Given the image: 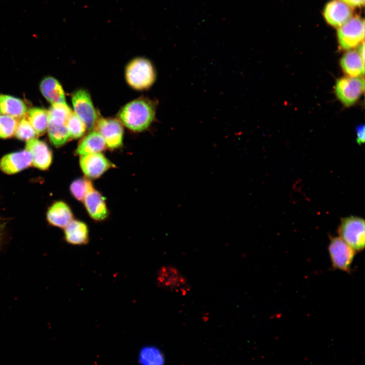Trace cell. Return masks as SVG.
<instances>
[{"instance_id":"6da1fadb","label":"cell","mask_w":365,"mask_h":365,"mask_svg":"<svg viewBox=\"0 0 365 365\" xmlns=\"http://www.w3.org/2000/svg\"><path fill=\"white\" fill-rule=\"evenodd\" d=\"M154 103L145 98L131 101L119 111L118 119L123 124L134 131H141L153 122L155 116Z\"/></svg>"},{"instance_id":"7a4b0ae2","label":"cell","mask_w":365,"mask_h":365,"mask_svg":"<svg viewBox=\"0 0 365 365\" xmlns=\"http://www.w3.org/2000/svg\"><path fill=\"white\" fill-rule=\"evenodd\" d=\"M125 78L132 88L142 90L149 88L154 83L156 73L151 62L144 58L131 60L125 69Z\"/></svg>"},{"instance_id":"3957f363","label":"cell","mask_w":365,"mask_h":365,"mask_svg":"<svg viewBox=\"0 0 365 365\" xmlns=\"http://www.w3.org/2000/svg\"><path fill=\"white\" fill-rule=\"evenodd\" d=\"M340 237L355 251L364 248V220L358 216H350L341 218L338 229Z\"/></svg>"},{"instance_id":"277c9868","label":"cell","mask_w":365,"mask_h":365,"mask_svg":"<svg viewBox=\"0 0 365 365\" xmlns=\"http://www.w3.org/2000/svg\"><path fill=\"white\" fill-rule=\"evenodd\" d=\"M364 22L359 16L351 17L339 27L337 38L339 45L343 50H350L364 42Z\"/></svg>"},{"instance_id":"5b68a950","label":"cell","mask_w":365,"mask_h":365,"mask_svg":"<svg viewBox=\"0 0 365 365\" xmlns=\"http://www.w3.org/2000/svg\"><path fill=\"white\" fill-rule=\"evenodd\" d=\"M74 113L83 121L87 129L92 131L98 118L89 92L80 89L75 91L71 96Z\"/></svg>"},{"instance_id":"8992f818","label":"cell","mask_w":365,"mask_h":365,"mask_svg":"<svg viewBox=\"0 0 365 365\" xmlns=\"http://www.w3.org/2000/svg\"><path fill=\"white\" fill-rule=\"evenodd\" d=\"M328 253L334 269L350 272L355 251L339 237L330 236Z\"/></svg>"},{"instance_id":"52a82bcc","label":"cell","mask_w":365,"mask_h":365,"mask_svg":"<svg viewBox=\"0 0 365 365\" xmlns=\"http://www.w3.org/2000/svg\"><path fill=\"white\" fill-rule=\"evenodd\" d=\"M364 89V81L360 77H343L337 81L335 93L339 100L346 106L353 105Z\"/></svg>"},{"instance_id":"ba28073f","label":"cell","mask_w":365,"mask_h":365,"mask_svg":"<svg viewBox=\"0 0 365 365\" xmlns=\"http://www.w3.org/2000/svg\"><path fill=\"white\" fill-rule=\"evenodd\" d=\"M95 129L103 137L108 148L116 149L122 144L124 130L122 124L119 120L98 118Z\"/></svg>"},{"instance_id":"9c48e42d","label":"cell","mask_w":365,"mask_h":365,"mask_svg":"<svg viewBox=\"0 0 365 365\" xmlns=\"http://www.w3.org/2000/svg\"><path fill=\"white\" fill-rule=\"evenodd\" d=\"M80 164L84 173L91 178L100 177L114 166V164L100 153L81 156Z\"/></svg>"},{"instance_id":"30bf717a","label":"cell","mask_w":365,"mask_h":365,"mask_svg":"<svg viewBox=\"0 0 365 365\" xmlns=\"http://www.w3.org/2000/svg\"><path fill=\"white\" fill-rule=\"evenodd\" d=\"M353 11L341 0H332L325 6L323 16L332 26L339 27L351 18Z\"/></svg>"},{"instance_id":"8fae6325","label":"cell","mask_w":365,"mask_h":365,"mask_svg":"<svg viewBox=\"0 0 365 365\" xmlns=\"http://www.w3.org/2000/svg\"><path fill=\"white\" fill-rule=\"evenodd\" d=\"M25 150L32 156V164L41 170H46L52 160V152L47 144L36 138L27 141Z\"/></svg>"},{"instance_id":"7c38bea8","label":"cell","mask_w":365,"mask_h":365,"mask_svg":"<svg viewBox=\"0 0 365 365\" xmlns=\"http://www.w3.org/2000/svg\"><path fill=\"white\" fill-rule=\"evenodd\" d=\"M32 164V156L25 150L4 156L0 161V168L9 174L17 173Z\"/></svg>"},{"instance_id":"4fadbf2b","label":"cell","mask_w":365,"mask_h":365,"mask_svg":"<svg viewBox=\"0 0 365 365\" xmlns=\"http://www.w3.org/2000/svg\"><path fill=\"white\" fill-rule=\"evenodd\" d=\"M89 215L94 220L101 221L108 216V212L104 199L94 189L88 193L83 200Z\"/></svg>"},{"instance_id":"5bb4252c","label":"cell","mask_w":365,"mask_h":365,"mask_svg":"<svg viewBox=\"0 0 365 365\" xmlns=\"http://www.w3.org/2000/svg\"><path fill=\"white\" fill-rule=\"evenodd\" d=\"M64 239L70 244H86L89 241V230L87 225L78 220H72L64 228Z\"/></svg>"},{"instance_id":"9a60e30c","label":"cell","mask_w":365,"mask_h":365,"mask_svg":"<svg viewBox=\"0 0 365 365\" xmlns=\"http://www.w3.org/2000/svg\"><path fill=\"white\" fill-rule=\"evenodd\" d=\"M340 64L343 71L349 77H361L364 75V60L357 51L351 50L344 54Z\"/></svg>"},{"instance_id":"2e32d148","label":"cell","mask_w":365,"mask_h":365,"mask_svg":"<svg viewBox=\"0 0 365 365\" xmlns=\"http://www.w3.org/2000/svg\"><path fill=\"white\" fill-rule=\"evenodd\" d=\"M72 217L70 208L62 201H57L53 204L47 214L49 223L59 228H65L72 220Z\"/></svg>"},{"instance_id":"e0dca14e","label":"cell","mask_w":365,"mask_h":365,"mask_svg":"<svg viewBox=\"0 0 365 365\" xmlns=\"http://www.w3.org/2000/svg\"><path fill=\"white\" fill-rule=\"evenodd\" d=\"M106 147L101 135L96 130H92L81 140L76 153L81 156L99 153L103 151Z\"/></svg>"},{"instance_id":"ac0fdd59","label":"cell","mask_w":365,"mask_h":365,"mask_svg":"<svg viewBox=\"0 0 365 365\" xmlns=\"http://www.w3.org/2000/svg\"><path fill=\"white\" fill-rule=\"evenodd\" d=\"M40 90L45 98L52 104L65 102L63 88L53 77L44 78L40 84Z\"/></svg>"},{"instance_id":"d6986e66","label":"cell","mask_w":365,"mask_h":365,"mask_svg":"<svg viewBox=\"0 0 365 365\" xmlns=\"http://www.w3.org/2000/svg\"><path fill=\"white\" fill-rule=\"evenodd\" d=\"M27 106L20 99L8 95H0V114L21 118L27 113Z\"/></svg>"},{"instance_id":"ffe728a7","label":"cell","mask_w":365,"mask_h":365,"mask_svg":"<svg viewBox=\"0 0 365 365\" xmlns=\"http://www.w3.org/2000/svg\"><path fill=\"white\" fill-rule=\"evenodd\" d=\"M138 365H165L166 358L162 350L154 345H145L139 350Z\"/></svg>"},{"instance_id":"44dd1931","label":"cell","mask_w":365,"mask_h":365,"mask_svg":"<svg viewBox=\"0 0 365 365\" xmlns=\"http://www.w3.org/2000/svg\"><path fill=\"white\" fill-rule=\"evenodd\" d=\"M67 122L62 120H49L47 129L49 139L56 147L63 145L70 138Z\"/></svg>"},{"instance_id":"7402d4cb","label":"cell","mask_w":365,"mask_h":365,"mask_svg":"<svg viewBox=\"0 0 365 365\" xmlns=\"http://www.w3.org/2000/svg\"><path fill=\"white\" fill-rule=\"evenodd\" d=\"M158 282L161 285L170 289L182 288L186 280L178 270L173 267L163 268L159 272Z\"/></svg>"},{"instance_id":"603a6c76","label":"cell","mask_w":365,"mask_h":365,"mask_svg":"<svg viewBox=\"0 0 365 365\" xmlns=\"http://www.w3.org/2000/svg\"><path fill=\"white\" fill-rule=\"evenodd\" d=\"M28 120L36 134H42L48 128V111L41 107L32 108L29 110Z\"/></svg>"},{"instance_id":"cb8c5ba5","label":"cell","mask_w":365,"mask_h":365,"mask_svg":"<svg viewBox=\"0 0 365 365\" xmlns=\"http://www.w3.org/2000/svg\"><path fill=\"white\" fill-rule=\"evenodd\" d=\"M94 189L91 181L85 178L75 180L70 187L72 195L81 201H83L86 195Z\"/></svg>"},{"instance_id":"d4e9b609","label":"cell","mask_w":365,"mask_h":365,"mask_svg":"<svg viewBox=\"0 0 365 365\" xmlns=\"http://www.w3.org/2000/svg\"><path fill=\"white\" fill-rule=\"evenodd\" d=\"M67 126L69 137L71 138L82 137L87 129L85 124L74 112L71 113L67 120Z\"/></svg>"},{"instance_id":"484cf974","label":"cell","mask_w":365,"mask_h":365,"mask_svg":"<svg viewBox=\"0 0 365 365\" xmlns=\"http://www.w3.org/2000/svg\"><path fill=\"white\" fill-rule=\"evenodd\" d=\"M15 135L17 138L20 140L27 141L35 138L38 134L28 120L25 118H22L17 123Z\"/></svg>"},{"instance_id":"4316f807","label":"cell","mask_w":365,"mask_h":365,"mask_svg":"<svg viewBox=\"0 0 365 365\" xmlns=\"http://www.w3.org/2000/svg\"><path fill=\"white\" fill-rule=\"evenodd\" d=\"M18 122L12 117L0 115V138H7L15 134Z\"/></svg>"},{"instance_id":"83f0119b","label":"cell","mask_w":365,"mask_h":365,"mask_svg":"<svg viewBox=\"0 0 365 365\" xmlns=\"http://www.w3.org/2000/svg\"><path fill=\"white\" fill-rule=\"evenodd\" d=\"M364 126L360 125L356 128V142L361 145L364 142Z\"/></svg>"},{"instance_id":"f1b7e54d","label":"cell","mask_w":365,"mask_h":365,"mask_svg":"<svg viewBox=\"0 0 365 365\" xmlns=\"http://www.w3.org/2000/svg\"><path fill=\"white\" fill-rule=\"evenodd\" d=\"M350 7H361L364 6V0H341Z\"/></svg>"},{"instance_id":"f546056e","label":"cell","mask_w":365,"mask_h":365,"mask_svg":"<svg viewBox=\"0 0 365 365\" xmlns=\"http://www.w3.org/2000/svg\"><path fill=\"white\" fill-rule=\"evenodd\" d=\"M361 58L364 61V42H362L358 47V51Z\"/></svg>"},{"instance_id":"4dcf8cb0","label":"cell","mask_w":365,"mask_h":365,"mask_svg":"<svg viewBox=\"0 0 365 365\" xmlns=\"http://www.w3.org/2000/svg\"><path fill=\"white\" fill-rule=\"evenodd\" d=\"M0 241H1V229H0Z\"/></svg>"}]
</instances>
